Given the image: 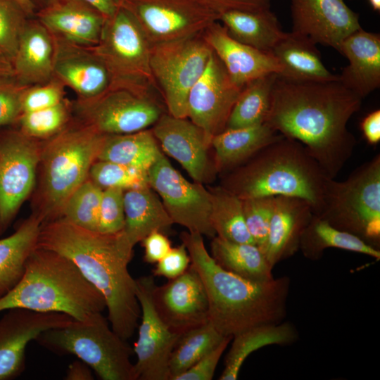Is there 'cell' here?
Listing matches in <instances>:
<instances>
[{
  "instance_id": "56",
  "label": "cell",
  "mask_w": 380,
  "mask_h": 380,
  "mask_svg": "<svg viewBox=\"0 0 380 380\" xmlns=\"http://www.w3.org/2000/svg\"><path fill=\"white\" fill-rule=\"evenodd\" d=\"M33 4L35 6V3L41 6V8L46 7V6L51 4L56 0H30ZM36 7V6H35Z\"/></svg>"
},
{
  "instance_id": "55",
  "label": "cell",
  "mask_w": 380,
  "mask_h": 380,
  "mask_svg": "<svg viewBox=\"0 0 380 380\" xmlns=\"http://www.w3.org/2000/svg\"><path fill=\"white\" fill-rule=\"evenodd\" d=\"M24 10L26 14L32 15L34 13L35 6L30 0H15Z\"/></svg>"
},
{
  "instance_id": "41",
  "label": "cell",
  "mask_w": 380,
  "mask_h": 380,
  "mask_svg": "<svg viewBox=\"0 0 380 380\" xmlns=\"http://www.w3.org/2000/svg\"><path fill=\"white\" fill-rule=\"evenodd\" d=\"M89 179L102 189L118 188L127 191L149 185L147 171L102 160L93 163Z\"/></svg>"
},
{
  "instance_id": "17",
  "label": "cell",
  "mask_w": 380,
  "mask_h": 380,
  "mask_svg": "<svg viewBox=\"0 0 380 380\" xmlns=\"http://www.w3.org/2000/svg\"><path fill=\"white\" fill-rule=\"evenodd\" d=\"M152 300L162 320L174 333H184L210 321L209 305L203 283L191 265L180 276L155 284Z\"/></svg>"
},
{
  "instance_id": "6",
  "label": "cell",
  "mask_w": 380,
  "mask_h": 380,
  "mask_svg": "<svg viewBox=\"0 0 380 380\" xmlns=\"http://www.w3.org/2000/svg\"><path fill=\"white\" fill-rule=\"evenodd\" d=\"M105 137L78 121L42 143L32 213L42 223L61 217L68 198L89 178Z\"/></svg>"
},
{
  "instance_id": "11",
  "label": "cell",
  "mask_w": 380,
  "mask_h": 380,
  "mask_svg": "<svg viewBox=\"0 0 380 380\" xmlns=\"http://www.w3.org/2000/svg\"><path fill=\"white\" fill-rule=\"evenodd\" d=\"M150 45L201 35L220 14L200 0H121Z\"/></svg>"
},
{
  "instance_id": "8",
  "label": "cell",
  "mask_w": 380,
  "mask_h": 380,
  "mask_svg": "<svg viewBox=\"0 0 380 380\" xmlns=\"http://www.w3.org/2000/svg\"><path fill=\"white\" fill-rule=\"evenodd\" d=\"M367 244H380V156L355 170L342 182L332 179L324 205L316 215Z\"/></svg>"
},
{
  "instance_id": "40",
  "label": "cell",
  "mask_w": 380,
  "mask_h": 380,
  "mask_svg": "<svg viewBox=\"0 0 380 380\" xmlns=\"http://www.w3.org/2000/svg\"><path fill=\"white\" fill-rule=\"evenodd\" d=\"M70 113L65 99L49 108L23 113L18 118L20 132L35 139H49L67 126Z\"/></svg>"
},
{
  "instance_id": "7",
  "label": "cell",
  "mask_w": 380,
  "mask_h": 380,
  "mask_svg": "<svg viewBox=\"0 0 380 380\" xmlns=\"http://www.w3.org/2000/svg\"><path fill=\"white\" fill-rule=\"evenodd\" d=\"M34 341L56 355L76 356L102 380H134L133 348L113 330L102 312L47 329Z\"/></svg>"
},
{
  "instance_id": "39",
  "label": "cell",
  "mask_w": 380,
  "mask_h": 380,
  "mask_svg": "<svg viewBox=\"0 0 380 380\" xmlns=\"http://www.w3.org/2000/svg\"><path fill=\"white\" fill-rule=\"evenodd\" d=\"M103 189L89 178L66 201L61 217L80 227L98 231Z\"/></svg>"
},
{
  "instance_id": "53",
  "label": "cell",
  "mask_w": 380,
  "mask_h": 380,
  "mask_svg": "<svg viewBox=\"0 0 380 380\" xmlns=\"http://www.w3.org/2000/svg\"><path fill=\"white\" fill-rule=\"evenodd\" d=\"M101 12L106 18L113 15L121 6V0H82Z\"/></svg>"
},
{
  "instance_id": "24",
  "label": "cell",
  "mask_w": 380,
  "mask_h": 380,
  "mask_svg": "<svg viewBox=\"0 0 380 380\" xmlns=\"http://www.w3.org/2000/svg\"><path fill=\"white\" fill-rule=\"evenodd\" d=\"M313 214L312 206L303 199L275 196L268 236L262 251L272 269L298 251L301 235Z\"/></svg>"
},
{
  "instance_id": "23",
  "label": "cell",
  "mask_w": 380,
  "mask_h": 380,
  "mask_svg": "<svg viewBox=\"0 0 380 380\" xmlns=\"http://www.w3.org/2000/svg\"><path fill=\"white\" fill-rule=\"evenodd\" d=\"M55 42L53 75L74 90L80 99H94L112 88L109 70L92 48L74 46L56 39Z\"/></svg>"
},
{
  "instance_id": "47",
  "label": "cell",
  "mask_w": 380,
  "mask_h": 380,
  "mask_svg": "<svg viewBox=\"0 0 380 380\" xmlns=\"http://www.w3.org/2000/svg\"><path fill=\"white\" fill-rule=\"evenodd\" d=\"M191 264L189 253L185 246L172 248L168 253L156 262L153 270V277L175 279L186 271Z\"/></svg>"
},
{
  "instance_id": "29",
  "label": "cell",
  "mask_w": 380,
  "mask_h": 380,
  "mask_svg": "<svg viewBox=\"0 0 380 380\" xmlns=\"http://www.w3.org/2000/svg\"><path fill=\"white\" fill-rule=\"evenodd\" d=\"M124 209L122 230L133 246L151 232H161L173 224L162 201L149 185L125 191Z\"/></svg>"
},
{
  "instance_id": "4",
  "label": "cell",
  "mask_w": 380,
  "mask_h": 380,
  "mask_svg": "<svg viewBox=\"0 0 380 380\" xmlns=\"http://www.w3.org/2000/svg\"><path fill=\"white\" fill-rule=\"evenodd\" d=\"M229 176L223 186L240 198L291 196L317 215L330 178L299 141L284 136L270 144Z\"/></svg>"
},
{
  "instance_id": "35",
  "label": "cell",
  "mask_w": 380,
  "mask_h": 380,
  "mask_svg": "<svg viewBox=\"0 0 380 380\" xmlns=\"http://www.w3.org/2000/svg\"><path fill=\"white\" fill-rule=\"evenodd\" d=\"M151 130L106 135L97 160H108L147 171L160 153Z\"/></svg>"
},
{
  "instance_id": "14",
  "label": "cell",
  "mask_w": 380,
  "mask_h": 380,
  "mask_svg": "<svg viewBox=\"0 0 380 380\" xmlns=\"http://www.w3.org/2000/svg\"><path fill=\"white\" fill-rule=\"evenodd\" d=\"M42 146L21 132L0 138V235L34 189Z\"/></svg>"
},
{
  "instance_id": "5",
  "label": "cell",
  "mask_w": 380,
  "mask_h": 380,
  "mask_svg": "<svg viewBox=\"0 0 380 380\" xmlns=\"http://www.w3.org/2000/svg\"><path fill=\"white\" fill-rule=\"evenodd\" d=\"M59 312L82 320L106 309L102 294L67 257L36 247L17 285L0 298V312L11 308Z\"/></svg>"
},
{
  "instance_id": "50",
  "label": "cell",
  "mask_w": 380,
  "mask_h": 380,
  "mask_svg": "<svg viewBox=\"0 0 380 380\" xmlns=\"http://www.w3.org/2000/svg\"><path fill=\"white\" fill-rule=\"evenodd\" d=\"M220 15L229 10L260 11L270 9V0H200Z\"/></svg>"
},
{
  "instance_id": "19",
  "label": "cell",
  "mask_w": 380,
  "mask_h": 380,
  "mask_svg": "<svg viewBox=\"0 0 380 380\" xmlns=\"http://www.w3.org/2000/svg\"><path fill=\"white\" fill-rule=\"evenodd\" d=\"M293 32L337 51L342 41L361 28L359 15L344 0H289Z\"/></svg>"
},
{
  "instance_id": "36",
  "label": "cell",
  "mask_w": 380,
  "mask_h": 380,
  "mask_svg": "<svg viewBox=\"0 0 380 380\" xmlns=\"http://www.w3.org/2000/svg\"><path fill=\"white\" fill-rule=\"evenodd\" d=\"M210 191V220L215 235L229 241L254 243L246 227L241 199L223 186Z\"/></svg>"
},
{
  "instance_id": "31",
  "label": "cell",
  "mask_w": 380,
  "mask_h": 380,
  "mask_svg": "<svg viewBox=\"0 0 380 380\" xmlns=\"http://www.w3.org/2000/svg\"><path fill=\"white\" fill-rule=\"evenodd\" d=\"M42 224L32 214L12 234L0 239V298L22 278L27 258L37 247Z\"/></svg>"
},
{
  "instance_id": "45",
  "label": "cell",
  "mask_w": 380,
  "mask_h": 380,
  "mask_svg": "<svg viewBox=\"0 0 380 380\" xmlns=\"http://www.w3.org/2000/svg\"><path fill=\"white\" fill-rule=\"evenodd\" d=\"M64 84L56 77L25 88L21 98L22 113L53 106L64 100Z\"/></svg>"
},
{
  "instance_id": "25",
  "label": "cell",
  "mask_w": 380,
  "mask_h": 380,
  "mask_svg": "<svg viewBox=\"0 0 380 380\" xmlns=\"http://www.w3.org/2000/svg\"><path fill=\"white\" fill-rule=\"evenodd\" d=\"M348 61L339 81L363 99L380 86V35L362 27L341 42L338 51Z\"/></svg>"
},
{
  "instance_id": "28",
  "label": "cell",
  "mask_w": 380,
  "mask_h": 380,
  "mask_svg": "<svg viewBox=\"0 0 380 380\" xmlns=\"http://www.w3.org/2000/svg\"><path fill=\"white\" fill-rule=\"evenodd\" d=\"M283 137L266 122L249 127L225 129L214 136L216 167L233 168L245 163L263 148Z\"/></svg>"
},
{
  "instance_id": "32",
  "label": "cell",
  "mask_w": 380,
  "mask_h": 380,
  "mask_svg": "<svg viewBox=\"0 0 380 380\" xmlns=\"http://www.w3.org/2000/svg\"><path fill=\"white\" fill-rule=\"evenodd\" d=\"M297 338L295 328L287 322L260 325L234 336L219 379H237L244 361L252 353L270 345L291 343Z\"/></svg>"
},
{
  "instance_id": "2",
  "label": "cell",
  "mask_w": 380,
  "mask_h": 380,
  "mask_svg": "<svg viewBox=\"0 0 380 380\" xmlns=\"http://www.w3.org/2000/svg\"><path fill=\"white\" fill-rule=\"evenodd\" d=\"M37 247L72 260L103 296L113 330L127 341L132 336L141 309L136 281L128 270L134 246L123 230L103 234L58 218L42 224Z\"/></svg>"
},
{
  "instance_id": "30",
  "label": "cell",
  "mask_w": 380,
  "mask_h": 380,
  "mask_svg": "<svg viewBox=\"0 0 380 380\" xmlns=\"http://www.w3.org/2000/svg\"><path fill=\"white\" fill-rule=\"evenodd\" d=\"M219 21L235 40L270 53L285 33L270 9L254 12L229 10L221 13Z\"/></svg>"
},
{
  "instance_id": "49",
  "label": "cell",
  "mask_w": 380,
  "mask_h": 380,
  "mask_svg": "<svg viewBox=\"0 0 380 380\" xmlns=\"http://www.w3.org/2000/svg\"><path fill=\"white\" fill-rule=\"evenodd\" d=\"M144 248V260L147 263H156L172 248L168 238L160 231L153 232L141 241Z\"/></svg>"
},
{
  "instance_id": "15",
  "label": "cell",
  "mask_w": 380,
  "mask_h": 380,
  "mask_svg": "<svg viewBox=\"0 0 380 380\" xmlns=\"http://www.w3.org/2000/svg\"><path fill=\"white\" fill-rule=\"evenodd\" d=\"M135 281L141 322L132 348L137 357L134 380H170V359L181 335L172 332L155 309L151 294L156 284L153 276H144Z\"/></svg>"
},
{
  "instance_id": "38",
  "label": "cell",
  "mask_w": 380,
  "mask_h": 380,
  "mask_svg": "<svg viewBox=\"0 0 380 380\" xmlns=\"http://www.w3.org/2000/svg\"><path fill=\"white\" fill-rule=\"evenodd\" d=\"M224 337L210 321L182 334L170 356V380L189 369Z\"/></svg>"
},
{
  "instance_id": "26",
  "label": "cell",
  "mask_w": 380,
  "mask_h": 380,
  "mask_svg": "<svg viewBox=\"0 0 380 380\" xmlns=\"http://www.w3.org/2000/svg\"><path fill=\"white\" fill-rule=\"evenodd\" d=\"M56 42L38 20L27 21L11 61L12 70L22 86L45 83L53 78Z\"/></svg>"
},
{
  "instance_id": "12",
  "label": "cell",
  "mask_w": 380,
  "mask_h": 380,
  "mask_svg": "<svg viewBox=\"0 0 380 380\" xmlns=\"http://www.w3.org/2000/svg\"><path fill=\"white\" fill-rule=\"evenodd\" d=\"M79 122L105 134H125L153 125L163 112L153 97L121 88H110L92 99H79Z\"/></svg>"
},
{
  "instance_id": "48",
  "label": "cell",
  "mask_w": 380,
  "mask_h": 380,
  "mask_svg": "<svg viewBox=\"0 0 380 380\" xmlns=\"http://www.w3.org/2000/svg\"><path fill=\"white\" fill-rule=\"evenodd\" d=\"M25 87L0 84V127L13 122L22 114L21 98Z\"/></svg>"
},
{
  "instance_id": "44",
  "label": "cell",
  "mask_w": 380,
  "mask_h": 380,
  "mask_svg": "<svg viewBox=\"0 0 380 380\" xmlns=\"http://www.w3.org/2000/svg\"><path fill=\"white\" fill-rule=\"evenodd\" d=\"M125 191L118 188L103 189L98 232L114 234L122 231L125 226Z\"/></svg>"
},
{
  "instance_id": "18",
  "label": "cell",
  "mask_w": 380,
  "mask_h": 380,
  "mask_svg": "<svg viewBox=\"0 0 380 380\" xmlns=\"http://www.w3.org/2000/svg\"><path fill=\"white\" fill-rule=\"evenodd\" d=\"M0 318V380L18 377L25 369L28 344L43 331L61 327L72 319L59 312L11 308Z\"/></svg>"
},
{
  "instance_id": "27",
  "label": "cell",
  "mask_w": 380,
  "mask_h": 380,
  "mask_svg": "<svg viewBox=\"0 0 380 380\" xmlns=\"http://www.w3.org/2000/svg\"><path fill=\"white\" fill-rule=\"evenodd\" d=\"M271 53L281 69L279 76L297 81H328L338 79L322 62L316 44L308 37L285 32Z\"/></svg>"
},
{
  "instance_id": "37",
  "label": "cell",
  "mask_w": 380,
  "mask_h": 380,
  "mask_svg": "<svg viewBox=\"0 0 380 380\" xmlns=\"http://www.w3.org/2000/svg\"><path fill=\"white\" fill-rule=\"evenodd\" d=\"M277 75L272 73L257 78L243 87L232 109L225 129L249 127L265 122Z\"/></svg>"
},
{
  "instance_id": "57",
  "label": "cell",
  "mask_w": 380,
  "mask_h": 380,
  "mask_svg": "<svg viewBox=\"0 0 380 380\" xmlns=\"http://www.w3.org/2000/svg\"><path fill=\"white\" fill-rule=\"evenodd\" d=\"M372 9L375 11H380V0H368Z\"/></svg>"
},
{
  "instance_id": "13",
  "label": "cell",
  "mask_w": 380,
  "mask_h": 380,
  "mask_svg": "<svg viewBox=\"0 0 380 380\" xmlns=\"http://www.w3.org/2000/svg\"><path fill=\"white\" fill-rule=\"evenodd\" d=\"M148 182L160 196L173 224L191 232L216 236L210 220V191L201 183L184 178L162 152L148 170Z\"/></svg>"
},
{
  "instance_id": "51",
  "label": "cell",
  "mask_w": 380,
  "mask_h": 380,
  "mask_svg": "<svg viewBox=\"0 0 380 380\" xmlns=\"http://www.w3.org/2000/svg\"><path fill=\"white\" fill-rule=\"evenodd\" d=\"M361 130L367 141L374 145L380 141V110L367 114L360 124Z\"/></svg>"
},
{
  "instance_id": "34",
  "label": "cell",
  "mask_w": 380,
  "mask_h": 380,
  "mask_svg": "<svg viewBox=\"0 0 380 380\" xmlns=\"http://www.w3.org/2000/svg\"><path fill=\"white\" fill-rule=\"evenodd\" d=\"M335 248L362 253L376 260L380 259V251L357 236L340 230L327 221L313 214L304 229L299 249L308 259L317 260L327 248Z\"/></svg>"
},
{
  "instance_id": "16",
  "label": "cell",
  "mask_w": 380,
  "mask_h": 380,
  "mask_svg": "<svg viewBox=\"0 0 380 380\" xmlns=\"http://www.w3.org/2000/svg\"><path fill=\"white\" fill-rule=\"evenodd\" d=\"M243 88L234 84L224 66L212 51L204 72L189 91L187 118L199 127L211 142L225 129Z\"/></svg>"
},
{
  "instance_id": "20",
  "label": "cell",
  "mask_w": 380,
  "mask_h": 380,
  "mask_svg": "<svg viewBox=\"0 0 380 380\" xmlns=\"http://www.w3.org/2000/svg\"><path fill=\"white\" fill-rule=\"evenodd\" d=\"M152 132L164 151L175 159L194 182L203 183L212 175L208 155L211 142L204 132L186 118L162 114Z\"/></svg>"
},
{
  "instance_id": "10",
  "label": "cell",
  "mask_w": 380,
  "mask_h": 380,
  "mask_svg": "<svg viewBox=\"0 0 380 380\" xmlns=\"http://www.w3.org/2000/svg\"><path fill=\"white\" fill-rule=\"evenodd\" d=\"M211 52L201 34L151 45V71L170 115L187 118L189 91L204 72Z\"/></svg>"
},
{
  "instance_id": "1",
  "label": "cell",
  "mask_w": 380,
  "mask_h": 380,
  "mask_svg": "<svg viewBox=\"0 0 380 380\" xmlns=\"http://www.w3.org/2000/svg\"><path fill=\"white\" fill-rule=\"evenodd\" d=\"M362 98L338 79L297 81L277 75L265 122L301 143L326 174L334 179L350 158L356 141L347 124Z\"/></svg>"
},
{
  "instance_id": "9",
  "label": "cell",
  "mask_w": 380,
  "mask_h": 380,
  "mask_svg": "<svg viewBox=\"0 0 380 380\" xmlns=\"http://www.w3.org/2000/svg\"><path fill=\"white\" fill-rule=\"evenodd\" d=\"M92 49L108 68L112 88L153 97L158 84L150 65L151 45L129 11L120 6L106 19L99 42Z\"/></svg>"
},
{
  "instance_id": "54",
  "label": "cell",
  "mask_w": 380,
  "mask_h": 380,
  "mask_svg": "<svg viewBox=\"0 0 380 380\" xmlns=\"http://www.w3.org/2000/svg\"><path fill=\"white\" fill-rule=\"evenodd\" d=\"M13 72L11 63L0 53V77Z\"/></svg>"
},
{
  "instance_id": "43",
  "label": "cell",
  "mask_w": 380,
  "mask_h": 380,
  "mask_svg": "<svg viewBox=\"0 0 380 380\" xmlns=\"http://www.w3.org/2000/svg\"><path fill=\"white\" fill-rule=\"evenodd\" d=\"M241 201L248 230L254 243L263 251L273 214L275 197H252L242 198Z\"/></svg>"
},
{
  "instance_id": "22",
  "label": "cell",
  "mask_w": 380,
  "mask_h": 380,
  "mask_svg": "<svg viewBox=\"0 0 380 380\" xmlns=\"http://www.w3.org/2000/svg\"><path fill=\"white\" fill-rule=\"evenodd\" d=\"M37 17L56 39L84 48L98 44L106 19L82 0H56L41 8Z\"/></svg>"
},
{
  "instance_id": "33",
  "label": "cell",
  "mask_w": 380,
  "mask_h": 380,
  "mask_svg": "<svg viewBox=\"0 0 380 380\" xmlns=\"http://www.w3.org/2000/svg\"><path fill=\"white\" fill-rule=\"evenodd\" d=\"M210 250L215 262L229 272L253 281L274 279L272 268L263 252L254 243H236L215 236Z\"/></svg>"
},
{
  "instance_id": "52",
  "label": "cell",
  "mask_w": 380,
  "mask_h": 380,
  "mask_svg": "<svg viewBox=\"0 0 380 380\" xmlns=\"http://www.w3.org/2000/svg\"><path fill=\"white\" fill-rule=\"evenodd\" d=\"M64 379L65 380H92L94 376L91 369L78 359L68 366Z\"/></svg>"
},
{
  "instance_id": "46",
  "label": "cell",
  "mask_w": 380,
  "mask_h": 380,
  "mask_svg": "<svg viewBox=\"0 0 380 380\" xmlns=\"http://www.w3.org/2000/svg\"><path fill=\"white\" fill-rule=\"evenodd\" d=\"M231 336H226L214 348L205 354L192 367L175 378V380H211L217 365L229 342Z\"/></svg>"
},
{
  "instance_id": "42",
  "label": "cell",
  "mask_w": 380,
  "mask_h": 380,
  "mask_svg": "<svg viewBox=\"0 0 380 380\" xmlns=\"http://www.w3.org/2000/svg\"><path fill=\"white\" fill-rule=\"evenodd\" d=\"M28 16L15 0H0V53L11 63Z\"/></svg>"
},
{
  "instance_id": "3",
  "label": "cell",
  "mask_w": 380,
  "mask_h": 380,
  "mask_svg": "<svg viewBox=\"0 0 380 380\" xmlns=\"http://www.w3.org/2000/svg\"><path fill=\"white\" fill-rule=\"evenodd\" d=\"M180 238L203 283L210 322L221 334L233 337L254 327L280 323L285 317L290 285L287 277L264 282L244 279L215 262L202 234L184 232Z\"/></svg>"
},
{
  "instance_id": "21",
  "label": "cell",
  "mask_w": 380,
  "mask_h": 380,
  "mask_svg": "<svg viewBox=\"0 0 380 380\" xmlns=\"http://www.w3.org/2000/svg\"><path fill=\"white\" fill-rule=\"evenodd\" d=\"M201 36L222 63L232 82L240 88L257 78L281 71L272 53L235 40L218 21L208 27Z\"/></svg>"
}]
</instances>
